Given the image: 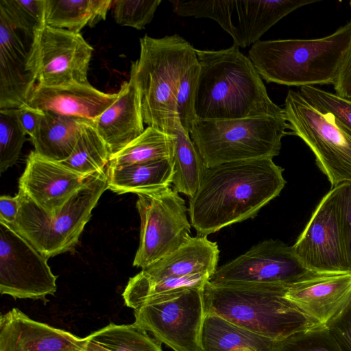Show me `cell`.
<instances>
[{
  "instance_id": "cell-29",
  "label": "cell",
  "mask_w": 351,
  "mask_h": 351,
  "mask_svg": "<svg viewBox=\"0 0 351 351\" xmlns=\"http://www.w3.org/2000/svg\"><path fill=\"white\" fill-rule=\"evenodd\" d=\"M172 147L171 134L148 126L139 136L112 155L107 167H121L170 158Z\"/></svg>"
},
{
  "instance_id": "cell-42",
  "label": "cell",
  "mask_w": 351,
  "mask_h": 351,
  "mask_svg": "<svg viewBox=\"0 0 351 351\" xmlns=\"http://www.w3.org/2000/svg\"><path fill=\"white\" fill-rule=\"evenodd\" d=\"M333 86L337 95L351 100V48L341 66Z\"/></svg>"
},
{
  "instance_id": "cell-9",
  "label": "cell",
  "mask_w": 351,
  "mask_h": 351,
  "mask_svg": "<svg viewBox=\"0 0 351 351\" xmlns=\"http://www.w3.org/2000/svg\"><path fill=\"white\" fill-rule=\"evenodd\" d=\"M203 291L184 288L154 296L134 310V323L173 351H203Z\"/></svg>"
},
{
  "instance_id": "cell-13",
  "label": "cell",
  "mask_w": 351,
  "mask_h": 351,
  "mask_svg": "<svg viewBox=\"0 0 351 351\" xmlns=\"http://www.w3.org/2000/svg\"><path fill=\"white\" fill-rule=\"evenodd\" d=\"M311 273L297 258L292 246L268 239L217 267L209 281L214 284L290 286Z\"/></svg>"
},
{
  "instance_id": "cell-1",
  "label": "cell",
  "mask_w": 351,
  "mask_h": 351,
  "mask_svg": "<svg viewBox=\"0 0 351 351\" xmlns=\"http://www.w3.org/2000/svg\"><path fill=\"white\" fill-rule=\"evenodd\" d=\"M283 171L272 158L207 167L189 201L190 222L197 235L207 237L256 217L283 189Z\"/></svg>"
},
{
  "instance_id": "cell-12",
  "label": "cell",
  "mask_w": 351,
  "mask_h": 351,
  "mask_svg": "<svg viewBox=\"0 0 351 351\" xmlns=\"http://www.w3.org/2000/svg\"><path fill=\"white\" fill-rule=\"evenodd\" d=\"M47 258L11 226L0 221V293L14 299L47 300L57 290Z\"/></svg>"
},
{
  "instance_id": "cell-32",
  "label": "cell",
  "mask_w": 351,
  "mask_h": 351,
  "mask_svg": "<svg viewBox=\"0 0 351 351\" xmlns=\"http://www.w3.org/2000/svg\"><path fill=\"white\" fill-rule=\"evenodd\" d=\"M173 11L180 16L208 18L215 21L233 38L239 46L238 29L232 17L234 12L233 0L211 1H170Z\"/></svg>"
},
{
  "instance_id": "cell-2",
  "label": "cell",
  "mask_w": 351,
  "mask_h": 351,
  "mask_svg": "<svg viewBox=\"0 0 351 351\" xmlns=\"http://www.w3.org/2000/svg\"><path fill=\"white\" fill-rule=\"evenodd\" d=\"M199 73L195 95L197 119L230 120L284 116L269 97L263 80L239 46L197 49Z\"/></svg>"
},
{
  "instance_id": "cell-28",
  "label": "cell",
  "mask_w": 351,
  "mask_h": 351,
  "mask_svg": "<svg viewBox=\"0 0 351 351\" xmlns=\"http://www.w3.org/2000/svg\"><path fill=\"white\" fill-rule=\"evenodd\" d=\"M161 344L134 323L110 324L84 338L83 351H163Z\"/></svg>"
},
{
  "instance_id": "cell-23",
  "label": "cell",
  "mask_w": 351,
  "mask_h": 351,
  "mask_svg": "<svg viewBox=\"0 0 351 351\" xmlns=\"http://www.w3.org/2000/svg\"><path fill=\"white\" fill-rule=\"evenodd\" d=\"M86 121L51 112H43L30 137L34 152L46 159L61 162L72 154Z\"/></svg>"
},
{
  "instance_id": "cell-27",
  "label": "cell",
  "mask_w": 351,
  "mask_h": 351,
  "mask_svg": "<svg viewBox=\"0 0 351 351\" xmlns=\"http://www.w3.org/2000/svg\"><path fill=\"white\" fill-rule=\"evenodd\" d=\"M170 134L173 136L170 156L174 170L171 183L173 189L190 198L197 191L207 167L190 135L183 129L180 121Z\"/></svg>"
},
{
  "instance_id": "cell-6",
  "label": "cell",
  "mask_w": 351,
  "mask_h": 351,
  "mask_svg": "<svg viewBox=\"0 0 351 351\" xmlns=\"http://www.w3.org/2000/svg\"><path fill=\"white\" fill-rule=\"evenodd\" d=\"M108 189L106 169L88 177L54 216H50L19 191V210L11 226L40 254L49 258L74 251L92 210Z\"/></svg>"
},
{
  "instance_id": "cell-3",
  "label": "cell",
  "mask_w": 351,
  "mask_h": 351,
  "mask_svg": "<svg viewBox=\"0 0 351 351\" xmlns=\"http://www.w3.org/2000/svg\"><path fill=\"white\" fill-rule=\"evenodd\" d=\"M351 48V22L315 39L258 40L248 57L262 79L287 86L334 83Z\"/></svg>"
},
{
  "instance_id": "cell-44",
  "label": "cell",
  "mask_w": 351,
  "mask_h": 351,
  "mask_svg": "<svg viewBox=\"0 0 351 351\" xmlns=\"http://www.w3.org/2000/svg\"><path fill=\"white\" fill-rule=\"evenodd\" d=\"M350 6H351V1L350 2Z\"/></svg>"
},
{
  "instance_id": "cell-17",
  "label": "cell",
  "mask_w": 351,
  "mask_h": 351,
  "mask_svg": "<svg viewBox=\"0 0 351 351\" xmlns=\"http://www.w3.org/2000/svg\"><path fill=\"white\" fill-rule=\"evenodd\" d=\"M84 338L29 318L14 308L0 317V351H83Z\"/></svg>"
},
{
  "instance_id": "cell-36",
  "label": "cell",
  "mask_w": 351,
  "mask_h": 351,
  "mask_svg": "<svg viewBox=\"0 0 351 351\" xmlns=\"http://www.w3.org/2000/svg\"><path fill=\"white\" fill-rule=\"evenodd\" d=\"M274 351H342L325 326L301 331L276 341Z\"/></svg>"
},
{
  "instance_id": "cell-19",
  "label": "cell",
  "mask_w": 351,
  "mask_h": 351,
  "mask_svg": "<svg viewBox=\"0 0 351 351\" xmlns=\"http://www.w3.org/2000/svg\"><path fill=\"white\" fill-rule=\"evenodd\" d=\"M19 32L0 14V110L27 106L36 85L27 70L29 51Z\"/></svg>"
},
{
  "instance_id": "cell-21",
  "label": "cell",
  "mask_w": 351,
  "mask_h": 351,
  "mask_svg": "<svg viewBox=\"0 0 351 351\" xmlns=\"http://www.w3.org/2000/svg\"><path fill=\"white\" fill-rule=\"evenodd\" d=\"M219 250L207 237H191L179 248L142 269L139 274L149 280L181 277L196 274L212 277L217 269Z\"/></svg>"
},
{
  "instance_id": "cell-30",
  "label": "cell",
  "mask_w": 351,
  "mask_h": 351,
  "mask_svg": "<svg viewBox=\"0 0 351 351\" xmlns=\"http://www.w3.org/2000/svg\"><path fill=\"white\" fill-rule=\"evenodd\" d=\"M210 279L208 275L196 274L149 280L138 273L129 279L122 295L125 304L134 310L148 299L164 293L184 288H204Z\"/></svg>"
},
{
  "instance_id": "cell-4",
  "label": "cell",
  "mask_w": 351,
  "mask_h": 351,
  "mask_svg": "<svg viewBox=\"0 0 351 351\" xmlns=\"http://www.w3.org/2000/svg\"><path fill=\"white\" fill-rule=\"evenodd\" d=\"M289 287L208 281L203 291L206 312L275 341L322 326L285 297Z\"/></svg>"
},
{
  "instance_id": "cell-33",
  "label": "cell",
  "mask_w": 351,
  "mask_h": 351,
  "mask_svg": "<svg viewBox=\"0 0 351 351\" xmlns=\"http://www.w3.org/2000/svg\"><path fill=\"white\" fill-rule=\"evenodd\" d=\"M0 14L15 29L30 36L45 24V0H0Z\"/></svg>"
},
{
  "instance_id": "cell-31",
  "label": "cell",
  "mask_w": 351,
  "mask_h": 351,
  "mask_svg": "<svg viewBox=\"0 0 351 351\" xmlns=\"http://www.w3.org/2000/svg\"><path fill=\"white\" fill-rule=\"evenodd\" d=\"M111 153L90 122H86L71 155L64 166L80 174L90 176L105 170Z\"/></svg>"
},
{
  "instance_id": "cell-5",
  "label": "cell",
  "mask_w": 351,
  "mask_h": 351,
  "mask_svg": "<svg viewBox=\"0 0 351 351\" xmlns=\"http://www.w3.org/2000/svg\"><path fill=\"white\" fill-rule=\"evenodd\" d=\"M139 41L140 56L132 63L130 78L138 90L143 121L170 134L179 121L178 86L197 62L196 49L177 34L157 38L145 35Z\"/></svg>"
},
{
  "instance_id": "cell-40",
  "label": "cell",
  "mask_w": 351,
  "mask_h": 351,
  "mask_svg": "<svg viewBox=\"0 0 351 351\" xmlns=\"http://www.w3.org/2000/svg\"><path fill=\"white\" fill-rule=\"evenodd\" d=\"M326 326L342 351H351V302Z\"/></svg>"
},
{
  "instance_id": "cell-43",
  "label": "cell",
  "mask_w": 351,
  "mask_h": 351,
  "mask_svg": "<svg viewBox=\"0 0 351 351\" xmlns=\"http://www.w3.org/2000/svg\"><path fill=\"white\" fill-rule=\"evenodd\" d=\"M20 206L19 195L12 197L2 195L0 197V221L10 226L15 222Z\"/></svg>"
},
{
  "instance_id": "cell-20",
  "label": "cell",
  "mask_w": 351,
  "mask_h": 351,
  "mask_svg": "<svg viewBox=\"0 0 351 351\" xmlns=\"http://www.w3.org/2000/svg\"><path fill=\"white\" fill-rule=\"evenodd\" d=\"M143 123L138 90L130 78L122 84L115 101L90 122L107 144L111 156L144 132Z\"/></svg>"
},
{
  "instance_id": "cell-14",
  "label": "cell",
  "mask_w": 351,
  "mask_h": 351,
  "mask_svg": "<svg viewBox=\"0 0 351 351\" xmlns=\"http://www.w3.org/2000/svg\"><path fill=\"white\" fill-rule=\"evenodd\" d=\"M292 248L300 261L312 272H350L342 234L337 186L322 199Z\"/></svg>"
},
{
  "instance_id": "cell-34",
  "label": "cell",
  "mask_w": 351,
  "mask_h": 351,
  "mask_svg": "<svg viewBox=\"0 0 351 351\" xmlns=\"http://www.w3.org/2000/svg\"><path fill=\"white\" fill-rule=\"evenodd\" d=\"M27 134L8 110H0V172L5 171L18 160Z\"/></svg>"
},
{
  "instance_id": "cell-35",
  "label": "cell",
  "mask_w": 351,
  "mask_h": 351,
  "mask_svg": "<svg viewBox=\"0 0 351 351\" xmlns=\"http://www.w3.org/2000/svg\"><path fill=\"white\" fill-rule=\"evenodd\" d=\"M300 93L317 110L331 114L351 132V100L314 86H304Z\"/></svg>"
},
{
  "instance_id": "cell-26",
  "label": "cell",
  "mask_w": 351,
  "mask_h": 351,
  "mask_svg": "<svg viewBox=\"0 0 351 351\" xmlns=\"http://www.w3.org/2000/svg\"><path fill=\"white\" fill-rule=\"evenodd\" d=\"M112 0H45V24L80 33L105 20Z\"/></svg>"
},
{
  "instance_id": "cell-39",
  "label": "cell",
  "mask_w": 351,
  "mask_h": 351,
  "mask_svg": "<svg viewBox=\"0 0 351 351\" xmlns=\"http://www.w3.org/2000/svg\"><path fill=\"white\" fill-rule=\"evenodd\" d=\"M337 188L343 243L351 272V182L342 183Z\"/></svg>"
},
{
  "instance_id": "cell-7",
  "label": "cell",
  "mask_w": 351,
  "mask_h": 351,
  "mask_svg": "<svg viewBox=\"0 0 351 351\" xmlns=\"http://www.w3.org/2000/svg\"><path fill=\"white\" fill-rule=\"evenodd\" d=\"M284 116L230 120L197 119L189 134L206 167L279 154L287 133Z\"/></svg>"
},
{
  "instance_id": "cell-37",
  "label": "cell",
  "mask_w": 351,
  "mask_h": 351,
  "mask_svg": "<svg viewBox=\"0 0 351 351\" xmlns=\"http://www.w3.org/2000/svg\"><path fill=\"white\" fill-rule=\"evenodd\" d=\"M161 0L112 1L113 16L121 26L144 29L153 19Z\"/></svg>"
},
{
  "instance_id": "cell-41",
  "label": "cell",
  "mask_w": 351,
  "mask_h": 351,
  "mask_svg": "<svg viewBox=\"0 0 351 351\" xmlns=\"http://www.w3.org/2000/svg\"><path fill=\"white\" fill-rule=\"evenodd\" d=\"M7 110L16 117L21 127L30 137L34 135L43 113V111L32 108L28 105Z\"/></svg>"
},
{
  "instance_id": "cell-10",
  "label": "cell",
  "mask_w": 351,
  "mask_h": 351,
  "mask_svg": "<svg viewBox=\"0 0 351 351\" xmlns=\"http://www.w3.org/2000/svg\"><path fill=\"white\" fill-rule=\"evenodd\" d=\"M136 195L141 230L133 265L143 269L185 243L191 222L185 201L170 186Z\"/></svg>"
},
{
  "instance_id": "cell-25",
  "label": "cell",
  "mask_w": 351,
  "mask_h": 351,
  "mask_svg": "<svg viewBox=\"0 0 351 351\" xmlns=\"http://www.w3.org/2000/svg\"><path fill=\"white\" fill-rule=\"evenodd\" d=\"M276 341L206 313L202 334L203 351H274Z\"/></svg>"
},
{
  "instance_id": "cell-38",
  "label": "cell",
  "mask_w": 351,
  "mask_h": 351,
  "mask_svg": "<svg viewBox=\"0 0 351 351\" xmlns=\"http://www.w3.org/2000/svg\"><path fill=\"white\" fill-rule=\"evenodd\" d=\"M199 73V66L197 62L184 74L176 96V108L179 121L189 134L197 119L195 102Z\"/></svg>"
},
{
  "instance_id": "cell-8",
  "label": "cell",
  "mask_w": 351,
  "mask_h": 351,
  "mask_svg": "<svg viewBox=\"0 0 351 351\" xmlns=\"http://www.w3.org/2000/svg\"><path fill=\"white\" fill-rule=\"evenodd\" d=\"M283 111L289 129L313 152L331 187L351 182V132L315 108L300 91H288Z\"/></svg>"
},
{
  "instance_id": "cell-16",
  "label": "cell",
  "mask_w": 351,
  "mask_h": 351,
  "mask_svg": "<svg viewBox=\"0 0 351 351\" xmlns=\"http://www.w3.org/2000/svg\"><path fill=\"white\" fill-rule=\"evenodd\" d=\"M285 297L322 326L351 302V272L314 273L291 285Z\"/></svg>"
},
{
  "instance_id": "cell-18",
  "label": "cell",
  "mask_w": 351,
  "mask_h": 351,
  "mask_svg": "<svg viewBox=\"0 0 351 351\" xmlns=\"http://www.w3.org/2000/svg\"><path fill=\"white\" fill-rule=\"evenodd\" d=\"M119 92L106 93L90 84L66 86L36 84L27 98V105L43 112L75 117L92 122L111 106Z\"/></svg>"
},
{
  "instance_id": "cell-24",
  "label": "cell",
  "mask_w": 351,
  "mask_h": 351,
  "mask_svg": "<svg viewBox=\"0 0 351 351\" xmlns=\"http://www.w3.org/2000/svg\"><path fill=\"white\" fill-rule=\"evenodd\" d=\"M108 189L117 194H136L169 186L174 170L170 158L107 167Z\"/></svg>"
},
{
  "instance_id": "cell-11",
  "label": "cell",
  "mask_w": 351,
  "mask_h": 351,
  "mask_svg": "<svg viewBox=\"0 0 351 351\" xmlns=\"http://www.w3.org/2000/svg\"><path fill=\"white\" fill-rule=\"evenodd\" d=\"M93 51L80 33L44 25L34 33L27 70L33 82L40 86L89 84Z\"/></svg>"
},
{
  "instance_id": "cell-15",
  "label": "cell",
  "mask_w": 351,
  "mask_h": 351,
  "mask_svg": "<svg viewBox=\"0 0 351 351\" xmlns=\"http://www.w3.org/2000/svg\"><path fill=\"white\" fill-rule=\"evenodd\" d=\"M89 176L76 173L58 162L29 154L19 191L50 216L56 215L86 183Z\"/></svg>"
},
{
  "instance_id": "cell-22",
  "label": "cell",
  "mask_w": 351,
  "mask_h": 351,
  "mask_svg": "<svg viewBox=\"0 0 351 351\" xmlns=\"http://www.w3.org/2000/svg\"><path fill=\"white\" fill-rule=\"evenodd\" d=\"M308 0H233L238 19L239 47L254 44L273 25L291 12L313 3Z\"/></svg>"
}]
</instances>
